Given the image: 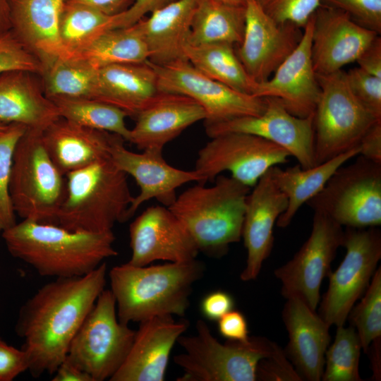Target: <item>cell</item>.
Instances as JSON below:
<instances>
[{
	"label": "cell",
	"mask_w": 381,
	"mask_h": 381,
	"mask_svg": "<svg viewBox=\"0 0 381 381\" xmlns=\"http://www.w3.org/2000/svg\"><path fill=\"white\" fill-rule=\"evenodd\" d=\"M197 0H174L136 23L145 40L149 61L156 65L186 59L188 42Z\"/></svg>",
	"instance_id": "29"
},
{
	"label": "cell",
	"mask_w": 381,
	"mask_h": 381,
	"mask_svg": "<svg viewBox=\"0 0 381 381\" xmlns=\"http://www.w3.org/2000/svg\"><path fill=\"white\" fill-rule=\"evenodd\" d=\"M282 320L289 342L284 350L302 380H321L325 355L331 340L329 326L305 302L286 298Z\"/></svg>",
	"instance_id": "23"
},
{
	"label": "cell",
	"mask_w": 381,
	"mask_h": 381,
	"mask_svg": "<svg viewBox=\"0 0 381 381\" xmlns=\"http://www.w3.org/2000/svg\"><path fill=\"white\" fill-rule=\"evenodd\" d=\"M217 321L219 332L226 340L243 341L250 337L247 320L240 311L232 310Z\"/></svg>",
	"instance_id": "46"
},
{
	"label": "cell",
	"mask_w": 381,
	"mask_h": 381,
	"mask_svg": "<svg viewBox=\"0 0 381 381\" xmlns=\"http://www.w3.org/2000/svg\"><path fill=\"white\" fill-rule=\"evenodd\" d=\"M339 167L324 188L306 203L342 227L381 224V163L357 155Z\"/></svg>",
	"instance_id": "9"
},
{
	"label": "cell",
	"mask_w": 381,
	"mask_h": 381,
	"mask_svg": "<svg viewBox=\"0 0 381 381\" xmlns=\"http://www.w3.org/2000/svg\"><path fill=\"white\" fill-rule=\"evenodd\" d=\"M361 344L356 329L337 327L334 340L325 355L323 381H361L359 361Z\"/></svg>",
	"instance_id": "37"
},
{
	"label": "cell",
	"mask_w": 381,
	"mask_h": 381,
	"mask_svg": "<svg viewBox=\"0 0 381 381\" xmlns=\"http://www.w3.org/2000/svg\"><path fill=\"white\" fill-rule=\"evenodd\" d=\"M1 235L10 254L43 277L83 276L118 255L112 231H71L56 224L23 219Z\"/></svg>",
	"instance_id": "2"
},
{
	"label": "cell",
	"mask_w": 381,
	"mask_h": 381,
	"mask_svg": "<svg viewBox=\"0 0 381 381\" xmlns=\"http://www.w3.org/2000/svg\"><path fill=\"white\" fill-rule=\"evenodd\" d=\"M195 332L177 340L183 349L174 358L182 370L177 381H255L259 361L281 349L261 337L221 343L202 320L197 321Z\"/></svg>",
	"instance_id": "6"
},
{
	"label": "cell",
	"mask_w": 381,
	"mask_h": 381,
	"mask_svg": "<svg viewBox=\"0 0 381 381\" xmlns=\"http://www.w3.org/2000/svg\"><path fill=\"white\" fill-rule=\"evenodd\" d=\"M321 4L340 10L358 25L381 33V0H320Z\"/></svg>",
	"instance_id": "43"
},
{
	"label": "cell",
	"mask_w": 381,
	"mask_h": 381,
	"mask_svg": "<svg viewBox=\"0 0 381 381\" xmlns=\"http://www.w3.org/2000/svg\"><path fill=\"white\" fill-rule=\"evenodd\" d=\"M253 188L246 200L241 234L247 251L246 267L240 274L243 282L254 280L260 274L273 248L274 226L288 204L270 169Z\"/></svg>",
	"instance_id": "21"
},
{
	"label": "cell",
	"mask_w": 381,
	"mask_h": 381,
	"mask_svg": "<svg viewBox=\"0 0 381 381\" xmlns=\"http://www.w3.org/2000/svg\"><path fill=\"white\" fill-rule=\"evenodd\" d=\"M49 155L42 130L26 128L13 156L9 194L23 219L57 224L65 198L66 180Z\"/></svg>",
	"instance_id": "7"
},
{
	"label": "cell",
	"mask_w": 381,
	"mask_h": 381,
	"mask_svg": "<svg viewBox=\"0 0 381 381\" xmlns=\"http://www.w3.org/2000/svg\"><path fill=\"white\" fill-rule=\"evenodd\" d=\"M97 71L98 68L77 57L59 59L40 75L44 92L49 99H93Z\"/></svg>",
	"instance_id": "35"
},
{
	"label": "cell",
	"mask_w": 381,
	"mask_h": 381,
	"mask_svg": "<svg viewBox=\"0 0 381 381\" xmlns=\"http://www.w3.org/2000/svg\"><path fill=\"white\" fill-rule=\"evenodd\" d=\"M8 125L0 124V132L4 131Z\"/></svg>",
	"instance_id": "56"
},
{
	"label": "cell",
	"mask_w": 381,
	"mask_h": 381,
	"mask_svg": "<svg viewBox=\"0 0 381 381\" xmlns=\"http://www.w3.org/2000/svg\"><path fill=\"white\" fill-rule=\"evenodd\" d=\"M313 25L311 16L296 48L270 78L256 83L253 94L277 99L291 114L301 118L314 114L320 94L311 57Z\"/></svg>",
	"instance_id": "19"
},
{
	"label": "cell",
	"mask_w": 381,
	"mask_h": 381,
	"mask_svg": "<svg viewBox=\"0 0 381 381\" xmlns=\"http://www.w3.org/2000/svg\"><path fill=\"white\" fill-rule=\"evenodd\" d=\"M320 88L313 115L315 166L358 147L377 121L356 98L343 70L316 75Z\"/></svg>",
	"instance_id": "8"
},
{
	"label": "cell",
	"mask_w": 381,
	"mask_h": 381,
	"mask_svg": "<svg viewBox=\"0 0 381 381\" xmlns=\"http://www.w3.org/2000/svg\"><path fill=\"white\" fill-rule=\"evenodd\" d=\"M187 320L156 316L140 322L129 353L110 381H163L175 343L188 329Z\"/></svg>",
	"instance_id": "22"
},
{
	"label": "cell",
	"mask_w": 381,
	"mask_h": 381,
	"mask_svg": "<svg viewBox=\"0 0 381 381\" xmlns=\"http://www.w3.org/2000/svg\"><path fill=\"white\" fill-rule=\"evenodd\" d=\"M116 16H108L88 6L64 1L59 33L66 57L77 55L102 32L115 28Z\"/></svg>",
	"instance_id": "34"
},
{
	"label": "cell",
	"mask_w": 381,
	"mask_h": 381,
	"mask_svg": "<svg viewBox=\"0 0 381 381\" xmlns=\"http://www.w3.org/2000/svg\"><path fill=\"white\" fill-rule=\"evenodd\" d=\"M245 25V7L234 6L217 0H197L188 43L240 44Z\"/></svg>",
	"instance_id": "31"
},
{
	"label": "cell",
	"mask_w": 381,
	"mask_h": 381,
	"mask_svg": "<svg viewBox=\"0 0 381 381\" xmlns=\"http://www.w3.org/2000/svg\"><path fill=\"white\" fill-rule=\"evenodd\" d=\"M135 330L117 317L114 296L104 289L73 338L66 357L94 381L110 380L126 360Z\"/></svg>",
	"instance_id": "10"
},
{
	"label": "cell",
	"mask_w": 381,
	"mask_h": 381,
	"mask_svg": "<svg viewBox=\"0 0 381 381\" xmlns=\"http://www.w3.org/2000/svg\"><path fill=\"white\" fill-rule=\"evenodd\" d=\"M64 1L8 0L10 30L44 69L56 60L67 58L59 33Z\"/></svg>",
	"instance_id": "25"
},
{
	"label": "cell",
	"mask_w": 381,
	"mask_h": 381,
	"mask_svg": "<svg viewBox=\"0 0 381 381\" xmlns=\"http://www.w3.org/2000/svg\"><path fill=\"white\" fill-rule=\"evenodd\" d=\"M88 6L108 16H116L126 12L135 0H65Z\"/></svg>",
	"instance_id": "51"
},
{
	"label": "cell",
	"mask_w": 381,
	"mask_h": 381,
	"mask_svg": "<svg viewBox=\"0 0 381 381\" xmlns=\"http://www.w3.org/2000/svg\"><path fill=\"white\" fill-rule=\"evenodd\" d=\"M37 75L23 70L0 73V124L43 131L61 117Z\"/></svg>",
	"instance_id": "27"
},
{
	"label": "cell",
	"mask_w": 381,
	"mask_h": 381,
	"mask_svg": "<svg viewBox=\"0 0 381 381\" xmlns=\"http://www.w3.org/2000/svg\"><path fill=\"white\" fill-rule=\"evenodd\" d=\"M128 142L138 150H163L191 125L205 119L204 109L179 94L159 92L135 117Z\"/></svg>",
	"instance_id": "24"
},
{
	"label": "cell",
	"mask_w": 381,
	"mask_h": 381,
	"mask_svg": "<svg viewBox=\"0 0 381 381\" xmlns=\"http://www.w3.org/2000/svg\"><path fill=\"white\" fill-rule=\"evenodd\" d=\"M302 380L293 365L288 361L284 350L261 359L257 367L256 380Z\"/></svg>",
	"instance_id": "44"
},
{
	"label": "cell",
	"mask_w": 381,
	"mask_h": 381,
	"mask_svg": "<svg viewBox=\"0 0 381 381\" xmlns=\"http://www.w3.org/2000/svg\"><path fill=\"white\" fill-rule=\"evenodd\" d=\"M341 246L346 255L336 270L329 273V286L319 308L318 314L329 327L344 325L368 287L381 259V231L377 226L346 227Z\"/></svg>",
	"instance_id": "11"
},
{
	"label": "cell",
	"mask_w": 381,
	"mask_h": 381,
	"mask_svg": "<svg viewBox=\"0 0 381 381\" xmlns=\"http://www.w3.org/2000/svg\"><path fill=\"white\" fill-rule=\"evenodd\" d=\"M159 92L156 73L147 61L98 68L93 99L135 117Z\"/></svg>",
	"instance_id": "28"
},
{
	"label": "cell",
	"mask_w": 381,
	"mask_h": 381,
	"mask_svg": "<svg viewBox=\"0 0 381 381\" xmlns=\"http://www.w3.org/2000/svg\"><path fill=\"white\" fill-rule=\"evenodd\" d=\"M312 17L311 57L316 75L332 73L356 61L379 35L343 11L322 4Z\"/></svg>",
	"instance_id": "20"
},
{
	"label": "cell",
	"mask_w": 381,
	"mask_h": 381,
	"mask_svg": "<svg viewBox=\"0 0 381 381\" xmlns=\"http://www.w3.org/2000/svg\"><path fill=\"white\" fill-rule=\"evenodd\" d=\"M265 99L266 108L262 114L205 124L206 134L210 138L228 133L254 135L285 149L303 169L314 167V114L298 117L277 99Z\"/></svg>",
	"instance_id": "15"
},
{
	"label": "cell",
	"mask_w": 381,
	"mask_h": 381,
	"mask_svg": "<svg viewBox=\"0 0 381 381\" xmlns=\"http://www.w3.org/2000/svg\"><path fill=\"white\" fill-rule=\"evenodd\" d=\"M26 128L22 124L11 123L0 132V232L16 224L9 182L15 147Z\"/></svg>",
	"instance_id": "39"
},
{
	"label": "cell",
	"mask_w": 381,
	"mask_h": 381,
	"mask_svg": "<svg viewBox=\"0 0 381 381\" xmlns=\"http://www.w3.org/2000/svg\"><path fill=\"white\" fill-rule=\"evenodd\" d=\"M54 374L52 381H94L87 373L66 358Z\"/></svg>",
	"instance_id": "52"
},
{
	"label": "cell",
	"mask_w": 381,
	"mask_h": 381,
	"mask_svg": "<svg viewBox=\"0 0 381 381\" xmlns=\"http://www.w3.org/2000/svg\"><path fill=\"white\" fill-rule=\"evenodd\" d=\"M203 272L204 265L196 259L113 267L109 277L119 320L128 325L156 316H183L190 306L193 286Z\"/></svg>",
	"instance_id": "3"
},
{
	"label": "cell",
	"mask_w": 381,
	"mask_h": 381,
	"mask_svg": "<svg viewBox=\"0 0 381 381\" xmlns=\"http://www.w3.org/2000/svg\"><path fill=\"white\" fill-rule=\"evenodd\" d=\"M150 63L156 73L159 92L193 99L205 111V124L258 116L266 108L265 98L235 90L205 75L186 59L164 65Z\"/></svg>",
	"instance_id": "13"
},
{
	"label": "cell",
	"mask_w": 381,
	"mask_h": 381,
	"mask_svg": "<svg viewBox=\"0 0 381 381\" xmlns=\"http://www.w3.org/2000/svg\"><path fill=\"white\" fill-rule=\"evenodd\" d=\"M359 155L381 163V120L376 121L361 138Z\"/></svg>",
	"instance_id": "49"
},
{
	"label": "cell",
	"mask_w": 381,
	"mask_h": 381,
	"mask_svg": "<svg viewBox=\"0 0 381 381\" xmlns=\"http://www.w3.org/2000/svg\"><path fill=\"white\" fill-rule=\"evenodd\" d=\"M119 137L62 117L42 131L44 147L64 176L109 157L111 147Z\"/></svg>",
	"instance_id": "26"
},
{
	"label": "cell",
	"mask_w": 381,
	"mask_h": 381,
	"mask_svg": "<svg viewBox=\"0 0 381 381\" xmlns=\"http://www.w3.org/2000/svg\"><path fill=\"white\" fill-rule=\"evenodd\" d=\"M107 273L104 262L85 275L55 278L21 306L15 330L23 339L33 377L54 375L65 360L73 338L104 290Z\"/></svg>",
	"instance_id": "1"
},
{
	"label": "cell",
	"mask_w": 381,
	"mask_h": 381,
	"mask_svg": "<svg viewBox=\"0 0 381 381\" xmlns=\"http://www.w3.org/2000/svg\"><path fill=\"white\" fill-rule=\"evenodd\" d=\"M131 257L128 262L145 266L156 260L186 262L196 259L199 249L179 219L164 205L145 210L129 227Z\"/></svg>",
	"instance_id": "17"
},
{
	"label": "cell",
	"mask_w": 381,
	"mask_h": 381,
	"mask_svg": "<svg viewBox=\"0 0 381 381\" xmlns=\"http://www.w3.org/2000/svg\"><path fill=\"white\" fill-rule=\"evenodd\" d=\"M174 0H135L132 6L116 18L115 28L131 26L145 17L146 14L163 7Z\"/></svg>",
	"instance_id": "47"
},
{
	"label": "cell",
	"mask_w": 381,
	"mask_h": 381,
	"mask_svg": "<svg viewBox=\"0 0 381 381\" xmlns=\"http://www.w3.org/2000/svg\"><path fill=\"white\" fill-rule=\"evenodd\" d=\"M214 184L198 183L176 197L169 207L185 226L199 251L224 255L230 244L241 239L250 187L219 174Z\"/></svg>",
	"instance_id": "4"
},
{
	"label": "cell",
	"mask_w": 381,
	"mask_h": 381,
	"mask_svg": "<svg viewBox=\"0 0 381 381\" xmlns=\"http://www.w3.org/2000/svg\"><path fill=\"white\" fill-rule=\"evenodd\" d=\"M125 140L119 137L113 144L110 157L114 164L127 175L131 176L140 188L128 209L127 220L139 207L150 199L169 207L176 198V189L189 182L200 181L193 169L186 171L172 167L164 159L159 149H147L138 153L124 146Z\"/></svg>",
	"instance_id": "18"
},
{
	"label": "cell",
	"mask_w": 381,
	"mask_h": 381,
	"mask_svg": "<svg viewBox=\"0 0 381 381\" xmlns=\"http://www.w3.org/2000/svg\"><path fill=\"white\" fill-rule=\"evenodd\" d=\"M361 301L351 310L348 318L356 329L362 349L381 337V269L379 267Z\"/></svg>",
	"instance_id": "38"
},
{
	"label": "cell",
	"mask_w": 381,
	"mask_h": 381,
	"mask_svg": "<svg viewBox=\"0 0 381 381\" xmlns=\"http://www.w3.org/2000/svg\"><path fill=\"white\" fill-rule=\"evenodd\" d=\"M198 153L194 170L198 183L214 181L224 171L253 188L272 167L287 162L290 154L262 138L243 133H228L210 138Z\"/></svg>",
	"instance_id": "12"
},
{
	"label": "cell",
	"mask_w": 381,
	"mask_h": 381,
	"mask_svg": "<svg viewBox=\"0 0 381 381\" xmlns=\"http://www.w3.org/2000/svg\"><path fill=\"white\" fill-rule=\"evenodd\" d=\"M358 155L357 147L310 168L303 169L299 164L286 169L278 165L271 167L272 180L288 202L277 221V226H288L301 207L321 191L335 171Z\"/></svg>",
	"instance_id": "30"
},
{
	"label": "cell",
	"mask_w": 381,
	"mask_h": 381,
	"mask_svg": "<svg viewBox=\"0 0 381 381\" xmlns=\"http://www.w3.org/2000/svg\"><path fill=\"white\" fill-rule=\"evenodd\" d=\"M185 59L208 77L242 93L253 95L256 82L248 75L233 45L212 43L183 48Z\"/></svg>",
	"instance_id": "32"
},
{
	"label": "cell",
	"mask_w": 381,
	"mask_h": 381,
	"mask_svg": "<svg viewBox=\"0 0 381 381\" xmlns=\"http://www.w3.org/2000/svg\"><path fill=\"white\" fill-rule=\"evenodd\" d=\"M25 351L7 344L0 338V381H11L28 370Z\"/></svg>",
	"instance_id": "45"
},
{
	"label": "cell",
	"mask_w": 381,
	"mask_h": 381,
	"mask_svg": "<svg viewBox=\"0 0 381 381\" xmlns=\"http://www.w3.org/2000/svg\"><path fill=\"white\" fill-rule=\"evenodd\" d=\"M356 62L366 73L381 78V37L377 35L362 52Z\"/></svg>",
	"instance_id": "50"
},
{
	"label": "cell",
	"mask_w": 381,
	"mask_h": 381,
	"mask_svg": "<svg viewBox=\"0 0 381 381\" xmlns=\"http://www.w3.org/2000/svg\"><path fill=\"white\" fill-rule=\"evenodd\" d=\"M201 312L210 320H218L233 310L234 301L231 294L216 291L207 294L201 302Z\"/></svg>",
	"instance_id": "48"
},
{
	"label": "cell",
	"mask_w": 381,
	"mask_h": 381,
	"mask_svg": "<svg viewBox=\"0 0 381 381\" xmlns=\"http://www.w3.org/2000/svg\"><path fill=\"white\" fill-rule=\"evenodd\" d=\"M343 227L327 215L314 212L311 233L294 257L274 272L282 283V294L297 297L316 310L320 286L330 272L337 249L341 246Z\"/></svg>",
	"instance_id": "14"
},
{
	"label": "cell",
	"mask_w": 381,
	"mask_h": 381,
	"mask_svg": "<svg viewBox=\"0 0 381 381\" xmlns=\"http://www.w3.org/2000/svg\"><path fill=\"white\" fill-rule=\"evenodd\" d=\"M264 12L278 23H291L303 28L321 5L320 0H255Z\"/></svg>",
	"instance_id": "40"
},
{
	"label": "cell",
	"mask_w": 381,
	"mask_h": 381,
	"mask_svg": "<svg viewBox=\"0 0 381 381\" xmlns=\"http://www.w3.org/2000/svg\"><path fill=\"white\" fill-rule=\"evenodd\" d=\"M223 4L234 6H246V0H217Z\"/></svg>",
	"instance_id": "55"
},
{
	"label": "cell",
	"mask_w": 381,
	"mask_h": 381,
	"mask_svg": "<svg viewBox=\"0 0 381 381\" xmlns=\"http://www.w3.org/2000/svg\"><path fill=\"white\" fill-rule=\"evenodd\" d=\"M13 70L42 75L44 67L9 30L0 35V73Z\"/></svg>",
	"instance_id": "41"
},
{
	"label": "cell",
	"mask_w": 381,
	"mask_h": 381,
	"mask_svg": "<svg viewBox=\"0 0 381 381\" xmlns=\"http://www.w3.org/2000/svg\"><path fill=\"white\" fill-rule=\"evenodd\" d=\"M11 30L8 0H0V35Z\"/></svg>",
	"instance_id": "54"
},
{
	"label": "cell",
	"mask_w": 381,
	"mask_h": 381,
	"mask_svg": "<svg viewBox=\"0 0 381 381\" xmlns=\"http://www.w3.org/2000/svg\"><path fill=\"white\" fill-rule=\"evenodd\" d=\"M56 105L61 117L91 128L107 131L122 137L130 138L126 126L128 115L122 109L90 98L56 97L50 99Z\"/></svg>",
	"instance_id": "36"
},
{
	"label": "cell",
	"mask_w": 381,
	"mask_h": 381,
	"mask_svg": "<svg viewBox=\"0 0 381 381\" xmlns=\"http://www.w3.org/2000/svg\"><path fill=\"white\" fill-rule=\"evenodd\" d=\"M66 176V195L57 224L71 231L104 232L127 220L133 196L127 174L116 167L111 157Z\"/></svg>",
	"instance_id": "5"
},
{
	"label": "cell",
	"mask_w": 381,
	"mask_h": 381,
	"mask_svg": "<svg viewBox=\"0 0 381 381\" xmlns=\"http://www.w3.org/2000/svg\"><path fill=\"white\" fill-rule=\"evenodd\" d=\"M371 350L368 349L367 352H369L370 356H371V363L373 366V370L374 373V376L376 377H380V338H378L373 341L369 346Z\"/></svg>",
	"instance_id": "53"
},
{
	"label": "cell",
	"mask_w": 381,
	"mask_h": 381,
	"mask_svg": "<svg viewBox=\"0 0 381 381\" xmlns=\"http://www.w3.org/2000/svg\"><path fill=\"white\" fill-rule=\"evenodd\" d=\"M73 57L99 68L113 64L145 63L149 61V52L141 30L135 23L106 30Z\"/></svg>",
	"instance_id": "33"
},
{
	"label": "cell",
	"mask_w": 381,
	"mask_h": 381,
	"mask_svg": "<svg viewBox=\"0 0 381 381\" xmlns=\"http://www.w3.org/2000/svg\"><path fill=\"white\" fill-rule=\"evenodd\" d=\"M348 85L359 102L375 118L381 119V78L354 67L346 72Z\"/></svg>",
	"instance_id": "42"
},
{
	"label": "cell",
	"mask_w": 381,
	"mask_h": 381,
	"mask_svg": "<svg viewBox=\"0 0 381 381\" xmlns=\"http://www.w3.org/2000/svg\"><path fill=\"white\" fill-rule=\"evenodd\" d=\"M302 35L300 27L278 23L255 0H246L243 34L236 54L250 77L261 83L294 51Z\"/></svg>",
	"instance_id": "16"
}]
</instances>
